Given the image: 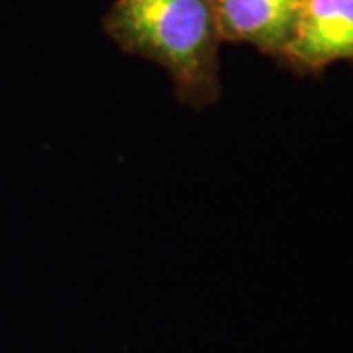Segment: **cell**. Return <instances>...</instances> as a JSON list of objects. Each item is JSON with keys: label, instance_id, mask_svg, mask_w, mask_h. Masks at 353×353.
<instances>
[{"label": "cell", "instance_id": "2", "mask_svg": "<svg viewBox=\"0 0 353 353\" xmlns=\"http://www.w3.org/2000/svg\"><path fill=\"white\" fill-rule=\"evenodd\" d=\"M285 61L301 71H320L353 61V0H304Z\"/></svg>", "mask_w": 353, "mask_h": 353}, {"label": "cell", "instance_id": "3", "mask_svg": "<svg viewBox=\"0 0 353 353\" xmlns=\"http://www.w3.org/2000/svg\"><path fill=\"white\" fill-rule=\"evenodd\" d=\"M222 41L250 43L283 57L304 0H210Z\"/></svg>", "mask_w": 353, "mask_h": 353}, {"label": "cell", "instance_id": "1", "mask_svg": "<svg viewBox=\"0 0 353 353\" xmlns=\"http://www.w3.org/2000/svg\"><path fill=\"white\" fill-rule=\"evenodd\" d=\"M102 26L126 51L161 65L179 101L204 108L220 97V30L210 0H114Z\"/></svg>", "mask_w": 353, "mask_h": 353}]
</instances>
